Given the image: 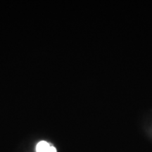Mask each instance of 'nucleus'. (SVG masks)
Wrapping results in <instances>:
<instances>
[{"instance_id":"f257e3e1","label":"nucleus","mask_w":152,"mask_h":152,"mask_svg":"<svg viewBox=\"0 0 152 152\" xmlns=\"http://www.w3.org/2000/svg\"><path fill=\"white\" fill-rule=\"evenodd\" d=\"M51 146H52L51 144L46 142H40L37 145V148H36L37 152H49V149Z\"/></svg>"},{"instance_id":"f03ea898","label":"nucleus","mask_w":152,"mask_h":152,"mask_svg":"<svg viewBox=\"0 0 152 152\" xmlns=\"http://www.w3.org/2000/svg\"><path fill=\"white\" fill-rule=\"evenodd\" d=\"M49 152H56V149L53 146H51L49 149Z\"/></svg>"}]
</instances>
